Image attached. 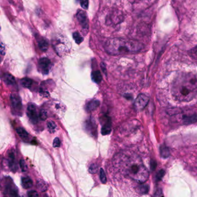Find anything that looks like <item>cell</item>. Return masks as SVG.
Segmentation results:
<instances>
[{
    "mask_svg": "<svg viewBox=\"0 0 197 197\" xmlns=\"http://www.w3.org/2000/svg\"><path fill=\"white\" fill-rule=\"evenodd\" d=\"M118 167L125 175L139 183H144L149 178V172L142 160L134 153L127 152L120 155Z\"/></svg>",
    "mask_w": 197,
    "mask_h": 197,
    "instance_id": "6da1fadb",
    "label": "cell"
},
{
    "mask_svg": "<svg viewBox=\"0 0 197 197\" xmlns=\"http://www.w3.org/2000/svg\"><path fill=\"white\" fill-rule=\"evenodd\" d=\"M172 92L180 101L187 102L197 96V78L193 74L183 73L175 79Z\"/></svg>",
    "mask_w": 197,
    "mask_h": 197,
    "instance_id": "7a4b0ae2",
    "label": "cell"
},
{
    "mask_svg": "<svg viewBox=\"0 0 197 197\" xmlns=\"http://www.w3.org/2000/svg\"><path fill=\"white\" fill-rule=\"evenodd\" d=\"M105 47L106 52L110 54L124 55L138 52L144 45L137 40L116 38L108 40Z\"/></svg>",
    "mask_w": 197,
    "mask_h": 197,
    "instance_id": "3957f363",
    "label": "cell"
},
{
    "mask_svg": "<svg viewBox=\"0 0 197 197\" xmlns=\"http://www.w3.org/2000/svg\"><path fill=\"white\" fill-rule=\"evenodd\" d=\"M11 107L15 115H21L22 113V102L20 97L15 94H13L11 96Z\"/></svg>",
    "mask_w": 197,
    "mask_h": 197,
    "instance_id": "277c9868",
    "label": "cell"
},
{
    "mask_svg": "<svg viewBox=\"0 0 197 197\" xmlns=\"http://www.w3.org/2000/svg\"><path fill=\"white\" fill-rule=\"evenodd\" d=\"M27 115L33 124H36L38 122L40 116L38 115L37 109L35 105L33 103H30L27 108Z\"/></svg>",
    "mask_w": 197,
    "mask_h": 197,
    "instance_id": "5b68a950",
    "label": "cell"
},
{
    "mask_svg": "<svg viewBox=\"0 0 197 197\" xmlns=\"http://www.w3.org/2000/svg\"><path fill=\"white\" fill-rule=\"evenodd\" d=\"M4 193L12 197L18 195V189L15 184H13L11 178L5 179V182L4 183Z\"/></svg>",
    "mask_w": 197,
    "mask_h": 197,
    "instance_id": "8992f818",
    "label": "cell"
},
{
    "mask_svg": "<svg viewBox=\"0 0 197 197\" xmlns=\"http://www.w3.org/2000/svg\"><path fill=\"white\" fill-rule=\"evenodd\" d=\"M149 101V98L147 95L145 94L139 95L134 102L135 109L138 111L144 109L146 106L147 105Z\"/></svg>",
    "mask_w": 197,
    "mask_h": 197,
    "instance_id": "52a82bcc",
    "label": "cell"
},
{
    "mask_svg": "<svg viewBox=\"0 0 197 197\" xmlns=\"http://www.w3.org/2000/svg\"><path fill=\"white\" fill-rule=\"evenodd\" d=\"M85 128L87 131L92 136L96 137L97 132V125L93 118L88 119L85 123Z\"/></svg>",
    "mask_w": 197,
    "mask_h": 197,
    "instance_id": "ba28073f",
    "label": "cell"
},
{
    "mask_svg": "<svg viewBox=\"0 0 197 197\" xmlns=\"http://www.w3.org/2000/svg\"><path fill=\"white\" fill-rule=\"evenodd\" d=\"M50 64H51L50 61L47 58L44 57L40 59L38 62V65L41 73H42L44 75L47 74L50 70Z\"/></svg>",
    "mask_w": 197,
    "mask_h": 197,
    "instance_id": "9c48e42d",
    "label": "cell"
},
{
    "mask_svg": "<svg viewBox=\"0 0 197 197\" xmlns=\"http://www.w3.org/2000/svg\"><path fill=\"white\" fill-rule=\"evenodd\" d=\"M76 18L79 21V24H80L81 26L83 28L87 29L89 27L87 18L86 13L84 11L82 10L78 11V12L76 14Z\"/></svg>",
    "mask_w": 197,
    "mask_h": 197,
    "instance_id": "30bf717a",
    "label": "cell"
},
{
    "mask_svg": "<svg viewBox=\"0 0 197 197\" xmlns=\"http://www.w3.org/2000/svg\"><path fill=\"white\" fill-rule=\"evenodd\" d=\"M8 166L11 170V171L13 172H16L18 170V165L16 164L15 156L13 151H10L8 156Z\"/></svg>",
    "mask_w": 197,
    "mask_h": 197,
    "instance_id": "8fae6325",
    "label": "cell"
},
{
    "mask_svg": "<svg viewBox=\"0 0 197 197\" xmlns=\"http://www.w3.org/2000/svg\"><path fill=\"white\" fill-rule=\"evenodd\" d=\"M112 130V125H111V121L110 118H105V123L102 125V129H101V133L103 135H106L110 134Z\"/></svg>",
    "mask_w": 197,
    "mask_h": 197,
    "instance_id": "7c38bea8",
    "label": "cell"
},
{
    "mask_svg": "<svg viewBox=\"0 0 197 197\" xmlns=\"http://www.w3.org/2000/svg\"><path fill=\"white\" fill-rule=\"evenodd\" d=\"M99 101L97 99L91 100L86 105V110L87 112H92V111L95 110L99 105Z\"/></svg>",
    "mask_w": 197,
    "mask_h": 197,
    "instance_id": "4fadbf2b",
    "label": "cell"
},
{
    "mask_svg": "<svg viewBox=\"0 0 197 197\" xmlns=\"http://www.w3.org/2000/svg\"><path fill=\"white\" fill-rule=\"evenodd\" d=\"M3 79L4 82L8 85H14L16 83V80L15 78L11 74L5 73L3 76Z\"/></svg>",
    "mask_w": 197,
    "mask_h": 197,
    "instance_id": "5bb4252c",
    "label": "cell"
},
{
    "mask_svg": "<svg viewBox=\"0 0 197 197\" xmlns=\"http://www.w3.org/2000/svg\"><path fill=\"white\" fill-rule=\"evenodd\" d=\"M18 135L20 138H21L24 141H28L30 139V135L23 128H18L16 130Z\"/></svg>",
    "mask_w": 197,
    "mask_h": 197,
    "instance_id": "9a60e30c",
    "label": "cell"
},
{
    "mask_svg": "<svg viewBox=\"0 0 197 197\" xmlns=\"http://www.w3.org/2000/svg\"><path fill=\"white\" fill-rule=\"evenodd\" d=\"M21 184L24 189H30L33 186V180L29 177H23L21 179Z\"/></svg>",
    "mask_w": 197,
    "mask_h": 197,
    "instance_id": "2e32d148",
    "label": "cell"
},
{
    "mask_svg": "<svg viewBox=\"0 0 197 197\" xmlns=\"http://www.w3.org/2000/svg\"><path fill=\"white\" fill-rule=\"evenodd\" d=\"M92 80L96 83H99L102 79V75L99 71H94L92 73Z\"/></svg>",
    "mask_w": 197,
    "mask_h": 197,
    "instance_id": "e0dca14e",
    "label": "cell"
},
{
    "mask_svg": "<svg viewBox=\"0 0 197 197\" xmlns=\"http://www.w3.org/2000/svg\"><path fill=\"white\" fill-rule=\"evenodd\" d=\"M47 130L48 131L50 132V133H54L56 131L57 129V126L56 124L55 123V122H54L53 121H49L47 123Z\"/></svg>",
    "mask_w": 197,
    "mask_h": 197,
    "instance_id": "ac0fdd59",
    "label": "cell"
},
{
    "mask_svg": "<svg viewBox=\"0 0 197 197\" xmlns=\"http://www.w3.org/2000/svg\"><path fill=\"white\" fill-rule=\"evenodd\" d=\"M20 83L21 85L23 86L25 88H30L33 85V80H31L28 78H25L21 79L20 81Z\"/></svg>",
    "mask_w": 197,
    "mask_h": 197,
    "instance_id": "d6986e66",
    "label": "cell"
},
{
    "mask_svg": "<svg viewBox=\"0 0 197 197\" xmlns=\"http://www.w3.org/2000/svg\"><path fill=\"white\" fill-rule=\"evenodd\" d=\"M38 46H39L40 49L42 51L46 52V50H47V49H48L49 45H48V43H47V42L46 41V40L42 39L38 42Z\"/></svg>",
    "mask_w": 197,
    "mask_h": 197,
    "instance_id": "ffe728a7",
    "label": "cell"
},
{
    "mask_svg": "<svg viewBox=\"0 0 197 197\" xmlns=\"http://www.w3.org/2000/svg\"><path fill=\"white\" fill-rule=\"evenodd\" d=\"M37 187L40 191H45L47 189V185L44 181L39 180L37 182Z\"/></svg>",
    "mask_w": 197,
    "mask_h": 197,
    "instance_id": "44dd1931",
    "label": "cell"
},
{
    "mask_svg": "<svg viewBox=\"0 0 197 197\" xmlns=\"http://www.w3.org/2000/svg\"><path fill=\"white\" fill-rule=\"evenodd\" d=\"M73 40H75V41L76 42V43L78 44H81L82 42V41L83 40L82 37L80 35V34L77 32L73 33Z\"/></svg>",
    "mask_w": 197,
    "mask_h": 197,
    "instance_id": "7402d4cb",
    "label": "cell"
},
{
    "mask_svg": "<svg viewBox=\"0 0 197 197\" xmlns=\"http://www.w3.org/2000/svg\"><path fill=\"white\" fill-rule=\"evenodd\" d=\"M19 165H20V168L22 172H26L28 170V166L27 165L25 161L23 159L20 160L19 161Z\"/></svg>",
    "mask_w": 197,
    "mask_h": 197,
    "instance_id": "603a6c76",
    "label": "cell"
},
{
    "mask_svg": "<svg viewBox=\"0 0 197 197\" xmlns=\"http://www.w3.org/2000/svg\"><path fill=\"white\" fill-rule=\"evenodd\" d=\"M99 177H100V179H101V181L102 183L105 184L106 183V175H105V173L104 170L103 169H101L100 170V175H99Z\"/></svg>",
    "mask_w": 197,
    "mask_h": 197,
    "instance_id": "cb8c5ba5",
    "label": "cell"
},
{
    "mask_svg": "<svg viewBox=\"0 0 197 197\" xmlns=\"http://www.w3.org/2000/svg\"><path fill=\"white\" fill-rule=\"evenodd\" d=\"M39 116H40V119H41L42 120L45 121V120H46V118H47V113L46 110L44 109H41L40 111Z\"/></svg>",
    "mask_w": 197,
    "mask_h": 197,
    "instance_id": "d4e9b609",
    "label": "cell"
},
{
    "mask_svg": "<svg viewBox=\"0 0 197 197\" xmlns=\"http://www.w3.org/2000/svg\"><path fill=\"white\" fill-rule=\"evenodd\" d=\"M98 165L96 164H92V165H90V166L89 167V172L91 173H97V172L98 171Z\"/></svg>",
    "mask_w": 197,
    "mask_h": 197,
    "instance_id": "484cf974",
    "label": "cell"
},
{
    "mask_svg": "<svg viewBox=\"0 0 197 197\" xmlns=\"http://www.w3.org/2000/svg\"><path fill=\"white\" fill-rule=\"evenodd\" d=\"M190 56L194 59L197 61V46L191 50L190 52Z\"/></svg>",
    "mask_w": 197,
    "mask_h": 197,
    "instance_id": "4316f807",
    "label": "cell"
},
{
    "mask_svg": "<svg viewBox=\"0 0 197 197\" xmlns=\"http://www.w3.org/2000/svg\"><path fill=\"white\" fill-rule=\"evenodd\" d=\"M80 5L84 9H87L89 7V0H80Z\"/></svg>",
    "mask_w": 197,
    "mask_h": 197,
    "instance_id": "83f0119b",
    "label": "cell"
},
{
    "mask_svg": "<svg viewBox=\"0 0 197 197\" xmlns=\"http://www.w3.org/2000/svg\"><path fill=\"white\" fill-rule=\"evenodd\" d=\"M53 147H59L61 146V141L59 138H56L53 141Z\"/></svg>",
    "mask_w": 197,
    "mask_h": 197,
    "instance_id": "f1b7e54d",
    "label": "cell"
},
{
    "mask_svg": "<svg viewBox=\"0 0 197 197\" xmlns=\"http://www.w3.org/2000/svg\"><path fill=\"white\" fill-rule=\"evenodd\" d=\"M27 195L28 197H38L39 195L38 194V192L36 191H30L27 192Z\"/></svg>",
    "mask_w": 197,
    "mask_h": 197,
    "instance_id": "f546056e",
    "label": "cell"
},
{
    "mask_svg": "<svg viewBox=\"0 0 197 197\" xmlns=\"http://www.w3.org/2000/svg\"><path fill=\"white\" fill-rule=\"evenodd\" d=\"M140 192L142 193H146V192L148 190V188L146 186H141L139 187Z\"/></svg>",
    "mask_w": 197,
    "mask_h": 197,
    "instance_id": "4dcf8cb0",
    "label": "cell"
},
{
    "mask_svg": "<svg viewBox=\"0 0 197 197\" xmlns=\"http://www.w3.org/2000/svg\"><path fill=\"white\" fill-rule=\"evenodd\" d=\"M4 51H5V47L3 46L2 43H1V54H4Z\"/></svg>",
    "mask_w": 197,
    "mask_h": 197,
    "instance_id": "1f68e13d",
    "label": "cell"
},
{
    "mask_svg": "<svg viewBox=\"0 0 197 197\" xmlns=\"http://www.w3.org/2000/svg\"><path fill=\"white\" fill-rule=\"evenodd\" d=\"M101 68H102L103 72L105 73H106V70H105V65H104L103 63H101Z\"/></svg>",
    "mask_w": 197,
    "mask_h": 197,
    "instance_id": "d6a6232c",
    "label": "cell"
}]
</instances>
